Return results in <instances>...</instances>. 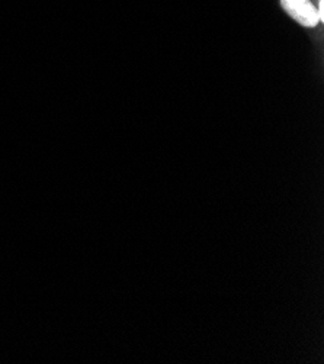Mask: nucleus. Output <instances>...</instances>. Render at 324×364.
<instances>
[{"mask_svg": "<svg viewBox=\"0 0 324 364\" xmlns=\"http://www.w3.org/2000/svg\"><path fill=\"white\" fill-rule=\"evenodd\" d=\"M281 6L303 26L314 28L320 22L315 6L308 0H281Z\"/></svg>", "mask_w": 324, "mask_h": 364, "instance_id": "f257e3e1", "label": "nucleus"}, {"mask_svg": "<svg viewBox=\"0 0 324 364\" xmlns=\"http://www.w3.org/2000/svg\"><path fill=\"white\" fill-rule=\"evenodd\" d=\"M317 14H318V19H320V22H321V21L324 19V2H323V0H320V2H318Z\"/></svg>", "mask_w": 324, "mask_h": 364, "instance_id": "f03ea898", "label": "nucleus"}]
</instances>
